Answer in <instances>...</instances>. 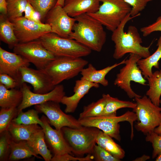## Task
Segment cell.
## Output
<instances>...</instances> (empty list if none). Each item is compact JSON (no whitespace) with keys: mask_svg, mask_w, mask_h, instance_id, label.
<instances>
[{"mask_svg":"<svg viewBox=\"0 0 161 161\" xmlns=\"http://www.w3.org/2000/svg\"><path fill=\"white\" fill-rule=\"evenodd\" d=\"M61 130L72 154L82 157L86 154H92L100 130L82 126L77 129L64 127Z\"/></svg>","mask_w":161,"mask_h":161,"instance_id":"cell-4","label":"cell"},{"mask_svg":"<svg viewBox=\"0 0 161 161\" xmlns=\"http://www.w3.org/2000/svg\"><path fill=\"white\" fill-rule=\"evenodd\" d=\"M39 40L56 57L82 58L92 52L89 48L74 39L62 37L52 32L45 34Z\"/></svg>","mask_w":161,"mask_h":161,"instance_id":"cell-5","label":"cell"},{"mask_svg":"<svg viewBox=\"0 0 161 161\" xmlns=\"http://www.w3.org/2000/svg\"><path fill=\"white\" fill-rule=\"evenodd\" d=\"M157 45V48L152 54L146 58H142L137 61V66L145 79L152 75L153 67L157 69L159 68V61L161 58V36L158 40Z\"/></svg>","mask_w":161,"mask_h":161,"instance_id":"cell-24","label":"cell"},{"mask_svg":"<svg viewBox=\"0 0 161 161\" xmlns=\"http://www.w3.org/2000/svg\"><path fill=\"white\" fill-rule=\"evenodd\" d=\"M20 89L23 95V100L17 107L18 113L24 109L32 106L44 103L49 101L60 103L65 95L64 88L63 85L55 86L54 88L45 94H38L32 92L31 88L26 83L21 85Z\"/></svg>","mask_w":161,"mask_h":161,"instance_id":"cell-13","label":"cell"},{"mask_svg":"<svg viewBox=\"0 0 161 161\" xmlns=\"http://www.w3.org/2000/svg\"><path fill=\"white\" fill-rule=\"evenodd\" d=\"M45 19V23L50 26L52 32L69 38L76 21L75 18L68 15L63 7L58 5L48 12Z\"/></svg>","mask_w":161,"mask_h":161,"instance_id":"cell-14","label":"cell"},{"mask_svg":"<svg viewBox=\"0 0 161 161\" xmlns=\"http://www.w3.org/2000/svg\"><path fill=\"white\" fill-rule=\"evenodd\" d=\"M112 138L100 130L96 138V143L115 157L120 160L124 157L125 152Z\"/></svg>","mask_w":161,"mask_h":161,"instance_id":"cell-27","label":"cell"},{"mask_svg":"<svg viewBox=\"0 0 161 161\" xmlns=\"http://www.w3.org/2000/svg\"><path fill=\"white\" fill-rule=\"evenodd\" d=\"M140 31L144 37L147 36L154 32L161 31V16L157 18L154 22L141 28Z\"/></svg>","mask_w":161,"mask_h":161,"instance_id":"cell-41","label":"cell"},{"mask_svg":"<svg viewBox=\"0 0 161 161\" xmlns=\"http://www.w3.org/2000/svg\"><path fill=\"white\" fill-rule=\"evenodd\" d=\"M11 136L7 130L0 133V161H8Z\"/></svg>","mask_w":161,"mask_h":161,"instance_id":"cell-35","label":"cell"},{"mask_svg":"<svg viewBox=\"0 0 161 161\" xmlns=\"http://www.w3.org/2000/svg\"><path fill=\"white\" fill-rule=\"evenodd\" d=\"M106 103L105 99L102 96V98L97 101L93 102L84 106L78 119L101 115L104 110Z\"/></svg>","mask_w":161,"mask_h":161,"instance_id":"cell-31","label":"cell"},{"mask_svg":"<svg viewBox=\"0 0 161 161\" xmlns=\"http://www.w3.org/2000/svg\"><path fill=\"white\" fill-rule=\"evenodd\" d=\"M27 141L36 155H40L45 161H51L53 156L48 148L43 129L36 133L30 140Z\"/></svg>","mask_w":161,"mask_h":161,"instance_id":"cell-25","label":"cell"},{"mask_svg":"<svg viewBox=\"0 0 161 161\" xmlns=\"http://www.w3.org/2000/svg\"><path fill=\"white\" fill-rule=\"evenodd\" d=\"M154 131L158 134L161 135V124L155 129Z\"/></svg>","mask_w":161,"mask_h":161,"instance_id":"cell-45","label":"cell"},{"mask_svg":"<svg viewBox=\"0 0 161 161\" xmlns=\"http://www.w3.org/2000/svg\"><path fill=\"white\" fill-rule=\"evenodd\" d=\"M18 114L17 107L1 108L0 111V133L7 130L10 123Z\"/></svg>","mask_w":161,"mask_h":161,"instance_id":"cell-34","label":"cell"},{"mask_svg":"<svg viewBox=\"0 0 161 161\" xmlns=\"http://www.w3.org/2000/svg\"><path fill=\"white\" fill-rule=\"evenodd\" d=\"M131 7L130 12L131 16L137 17L145 9L147 4L153 0H124Z\"/></svg>","mask_w":161,"mask_h":161,"instance_id":"cell-38","label":"cell"},{"mask_svg":"<svg viewBox=\"0 0 161 161\" xmlns=\"http://www.w3.org/2000/svg\"><path fill=\"white\" fill-rule=\"evenodd\" d=\"M6 15L11 21L23 16L28 0H6Z\"/></svg>","mask_w":161,"mask_h":161,"instance_id":"cell-30","label":"cell"},{"mask_svg":"<svg viewBox=\"0 0 161 161\" xmlns=\"http://www.w3.org/2000/svg\"><path fill=\"white\" fill-rule=\"evenodd\" d=\"M99 0L102 4L98 10L87 14L113 32L130 13L131 7L124 0Z\"/></svg>","mask_w":161,"mask_h":161,"instance_id":"cell-6","label":"cell"},{"mask_svg":"<svg viewBox=\"0 0 161 161\" xmlns=\"http://www.w3.org/2000/svg\"><path fill=\"white\" fill-rule=\"evenodd\" d=\"M42 129L38 124H24L16 123L12 121L7 130L11 139L14 141L30 140L37 132Z\"/></svg>","mask_w":161,"mask_h":161,"instance_id":"cell-21","label":"cell"},{"mask_svg":"<svg viewBox=\"0 0 161 161\" xmlns=\"http://www.w3.org/2000/svg\"><path fill=\"white\" fill-rule=\"evenodd\" d=\"M135 17L131 16L129 13L112 32L111 39L115 44L113 57L115 59L122 58L128 53L137 54L142 58H146L151 55L150 46L146 47L141 45L142 39L136 27L130 26L127 32H124V28L126 23Z\"/></svg>","mask_w":161,"mask_h":161,"instance_id":"cell-1","label":"cell"},{"mask_svg":"<svg viewBox=\"0 0 161 161\" xmlns=\"http://www.w3.org/2000/svg\"><path fill=\"white\" fill-rule=\"evenodd\" d=\"M58 0H28V2L39 14L41 21L56 5Z\"/></svg>","mask_w":161,"mask_h":161,"instance_id":"cell-33","label":"cell"},{"mask_svg":"<svg viewBox=\"0 0 161 161\" xmlns=\"http://www.w3.org/2000/svg\"><path fill=\"white\" fill-rule=\"evenodd\" d=\"M0 83L7 89L20 88L21 85L15 79L5 73L0 74Z\"/></svg>","mask_w":161,"mask_h":161,"instance_id":"cell-40","label":"cell"},{"mask_svg":"<svg viewBox=\"0 0 161 161\" xmlns=\"http://www.w3.org/2000/svg\"><path fill=\"white\" fill-rule=\"evenodd\" d=\"M75 18L76 21L69 38L76 40L92 50L101 51L106 38L103 26L87 13Z\"/></svg>","mask_w":161,"mask_h":161,"instance_id":"cell-2","label":"cell"},{"mask_svg":"<svg viewBox=\"0 0 161 161\" xmlns=\"http://www.w3.org/2000/svg\"><path fill=\"white\" fill-rule=\"evenodd\" d=\"M102 96L105 99L106 103L103 112L101 115L117 113V110L123 108H130L134 109L136 106V103L121 100L117 98L111 96L109 94H103Z\"/></svg>","mask_w":161,"mask_h":161,"instance_id":"cell-29","label":"cell"},{"mask_svg":"<svg viewBox=\"0 0 161 161\" xmlns=\"http://www.w3.org/2000/svg\"><path fill=\"white\" fill-rule=\"evenodd\" d=\"M99 0H65L63 8L70 16L96 12L100 6Z\"/></svg>","mask_w":161,"mask_h":161,"instance_id":"cell-19","label":"cell"},{"mask_svg":"<svg viewBox=\"0 0 161 161\" xmlns=\"http://www.w3.org/2000/svg\"><path fill=\"white\" fill-rule=\"evenodd\" d=\"M126 59L125 58L119 63H115L100 70L96 69L92 64H89L87 68H84L81 71V78L92 83L100 84L104 86H107L109 82L106 78V75L113 69L125 64Z\"/></svg>","mask_w":161,"mask_h":161,"instance_id":"cell-20","label":"cell"},{"mask_svg":"<svg viewBox=\"0 0 161 161\" xmlns=\"http://www.w3.org/2000/svg\"><path fill=\"white\" fill-rule=\"evenodd\" d=\"M38 113V111L35 109H29L24 112L21 111L12 121L19 124H38L42 128L43 124L39 118Z\"/></svg>","mask_w":161,"mask_h":161,"instance_id":"cell-32","label":"cell"},{"mask_svg":"<svg viewBox=\"0 0 161 161\" xmlns=\"http://www.w3.org/2000/svg\"><path fill=\"white\" fill-rule=\"evenodd\" d=\"M99 84L90 82L82 78L77 80L73 88L74 94L70 96H64L61 103L66 106L65 112L67 113L74 112L81 99L92 88H97Z\"/></svg>","mask_w":161,"mask_h":161,"instance_id":"cell-18","label":"cell"},{"mask_svg":"<svg viewBox=\"0 0 161 161\" xmlns=\"http://www.w3.org/2000/svg\"><path fill=\"white\" fill-rule=\"evenodd\" d=\"M134 99L136 106L133 111L137 121L135 127L146 135L161 124V107L154 105L146 95Z\"/></svg>","mask_w":161,"mask_h":161,"instance_id":"cell-8","label":"cell"},{"mask_svg":"<svg viewBox=\"0 0 161 161\" xmlns=\"http://www.w3.org/2000/svg\"><path fill=\"white\" fill-rule=\"evenodd\" d=\"M155 161H161V152L157 156Z\"/></svg>","mask_w":161,"mask_h":161,"instance_id":"cell-47","label":"cell"},{"mask_svg":"<svg viewBox=\"0 0 161 161\" xmlns=\"http://www.w3.org/2000/svg\"><path fill=\"white\" fill-rule=\"evenodd\" d=\"M146 79L149 89L146 95L154 105L159 106L161 95V70L155 71L151 77Z\"/></svg>","mask_w":161,"mask_h":161,"instance_id":"cell-28","label":"cell"},{"mask_svg":"<svg viewBox=\"0 0 161 161\" xmlns=\"http://www.w3.org/2000/svg\"><path fill=\"white\" fill-rule=\"evenodd\" d=\"M0 39L11 49H13L19 43L15 33L13 23L6 15L1 14L0 15Z\"/></svg>","mask_w":161,"mask_h":161,"instance_id":"cell-26","label":"cell"},{"mask_svg":"<svg viewBox=\"0 0 161 161\" xmlns=\"http://www.w3.org/2000/svg\"><path fill=\"white\" fill-rule=\"evenodd\" d=\"M65 0H58L56 5H58L63 7L64 6Z\"/></svg>","mask_w":161,"mask_h":161,"instance_id":"cell-46","label":"cell"},{"mask_svg":"<svg viewBox=\"0 0 161 161\" xmlns=\"http://www.w3.org/2000/svg\"><path fill=\"white\" fill-rule=\"evenodd\" d=\"M160 104H161V99H160Z\"/></svg>","mask_w":161,"mask_h":161,"instance_id":"cell-48","label":"cell"},{"mask_svg":"<svg viewBox=\"0 0 161 161\" xmlns=\"http://www.w3.org/2000/svg\"><path fill=\"white\" fill-rule=\"evenodd\" d=\"M16 36L19 43L39 39L45 34L52 32L50 26L46 23H38L22 16L11 21Z\"/></svg>","mask_w":161,"mask_h":161,"instance_id":"cell-12","label":"cell"},{"mask_svg":"<svg viewBox=\"0 0 161 161\" xmlns=\"http://www.w3.org/2000/svg\"><path fill=\"white\" fill-rule=\"evenodd\" d=\"M13 49L14 52L24 57L38 69H44L56 57L44 47L39 39L19 43Z\"/></svg>","mask_w":161,"mask_h":161,"instance_id":"cell-10","label":"cell"},{"mask_svg":"<svg viewBox=\"0 0 161 161\" xmlns=\"http://www.w3.org/2000/svg\"><path fill=\"white\" fill-rule=\"evenodd\" d=\"M88 63L87 60L82 58L56 57L44 69L55 86L77 75Z\"/></svg>","mask_w":161,"mask_h":161,"instance_id":"cell-7","label":"cell"},{"mask_svg":"<svg viewBox=\"0 0 161 161\" xmlns=\"http://www.w3.org/2000/svg\"><path fill=\"white\" fill-rule=\"evenodd\" d=\"M150 157L148 155H143L142 156L137 157L133 161H145L149 160Z\"/></svg>","mask_w":161,"mask_h":161,"instance_id":"cell-44","label":"cell"},{"mask_svg":"<svg viewBox=\"0 0 161 161\" xmlns=\"http://www.w3.org/2000/svg\"><path fill=\"white\" fill-rule=\"evenodd\" d=\"M0 12L1 14L7 15L6 0H0Z\"/></svg>","mask_w":161,"mask_h":161,"instance_id":"cell-43","label":"cell"},{"mask_svg":"<svg viewBox=\"0 0 161 161\" xmlns=\"http://www.w3.org/2000/svg\"><path fill=\"white\" fill-rule=\"evenodd\" d=\"M30 65L28 61L21 55L0 47V74L8 75L16 79L21 86L22 84L20 69Z\"/></svg>","mask_w":161,"mask_h":161,"instance_id":"cell-16","label":"cell"},{"mask_svg":"<svg viewBox=\"0 0 161 161\" xmlns=\"http://www.w3.org/2000/svg\"><path fill=\"white\" fill-rule=\"evenodd\" d=\"M20 71L22 84L27 83L31 84L35 93H46L52 90L55 86L44 69H35L25 66L21 67Z\"/></svg>","mask_w":161,"mask_h":161,"instance_id":"cell-15","label":"cell"},{"mask_svg":"<svg viewBox=\"0 0 161 161\" xmlns=\"http://www.w3.org/2000/svg\"><path fill=\"white\" fill-rule=\"evenodd\" d=\"M142 58L137 54H130L128 59L126 60L125 65L120 69L114 82V84L123 90L130 98L141 97L131 89V81L146 85V80L143 76L142 71L137 65V61Z\"/></svg>","mask_w":161,"mask_h":161,"instance_id":"cell-9","label":"cell"},{"mask_svg":"<svg viewBox=\"0 0 161 161\" xmlns=\"http://www.w3.org/2000/svg\"><path fill=\"white\" fill-rule=\"evenodd\" d=\"M78 120L81 126L97 128L112 138L120 141L121 138L119 123L125 121L129 123L131 128L130 138L132 140L134 136L133 124L137 120V117L135 112L128 111L120 116H117V113H114Z\"/></svg>","mask_w":161,"mask_h":161,"instance_id":"cell-3","label":"cell"},{"mask_svg":"<svg viewBox=\"0 0 161 161\" xmlns=\"http://www.w3.org/2000/svg\"><path fill=\"white\" fill-rule=\"evenodd\" d=\"M40 119L43 124L42 128L44 132L45 141L53 155L66 153L73 155L61 130L53 129L46 116L43 115Z\"/></svg>","mask_w":161,"mask_h":161,"instance_id":"cell-17","label":"cell"},{"mask_svg":"<svg viewBox=\"0 0 161 161\" xmlns=\"http://www.w3.org/2000/svg\"><path fill=\"white\" fill-rule=\"evenodd\" d=\"M96 161H120L111 154L97 145H95L92 154Z\"/></svg>","mask_w":161,"mask_h":161,"instance_id":"cell-36","label":"cell"},{"mask_svg":"<svg viewBox=\"0 0 161 161\" xmlns=\"http://www.w3.org/2000/svg\"><path fill=\"white\" fill-rule=\"evenodd\" d=\"M93 159L92 154H87L84 157H76L70 154L66 153L59 155H53L51 161H91Z\"/></svg>","mask_w":161,"mask_h":161,"instance_id":"cell-39","label":"cell"},{"mask_svg":"<svg viewBox=\"0 0 161 161\" xmlns=\"http://www.w3.org/2000/svg\"><path fill=\"white\" fill-rule=\"evenodd\" d=\"M146 135L145 140L152 144L153 149L152 158L154 159L161 152V135L154 131L148 133Z\"/></svg>","mask_w":161,"mask_h":161,"instance_id":"cell-37","label":"cell"},{"mask_svg":"<svg viewBox=\"0 0 161 161\" xmlns=\"http://www.w3.org/2000/svg\"><path fill=\"white\" fill-rule=\"evenodd\" d=\"M23 98V94L20 89H7L0 83V106L1 108L18 107Z\"/></svg>","mask_w":161,"mask_h":161,"instance_id":"cell-23","label":"cell"},{"mask_svg":"<svg viewBox=\"0 0 161 161\" xmlns=\"http://www.w3.org/2000/svg\"><path fill=\"white\" fill-rule=\"evenodd\" d=\"M35 109L39 113H44L47 117L51 125L57 130L61 131L62 128L68 127L72 128H81L78 119L67 114L61 109L59 103L49 101L34 106Z\"/></svg>","mask_w":161,"mask_h":161,"instance_id":"cell-11","label":"cell"},{"mask_svg":"<svg viewBox=\"0 0 161 161\" xmlns=\"http://www.w3.org/2000/svg\"><path fill=\"white\" fill-rule=\"evenodd\" d=\"M10 148V152L8 161L19 160L30 158L32 156L38 158L42 159V158L34 152L27 140L15 141L11 138Z\"/></svg>","mask_w":161,"mask_h":161,"instance_id":"cell-22","label":"cell"},{"mask_svg":"<svg viewBox=\"0 0 161 161\" xmlns=\"http://www.w3.org/2000/svg\"><path fill=\"white\" fill-rule=\"evenodd\" d=\"M24 13V17L27 19L37 23H42L39 14L28 2Z\"/></svg>","mask_w":161,"mask_h":161,"instance_id":"cell-42","label":"cell"}]
</instances>
